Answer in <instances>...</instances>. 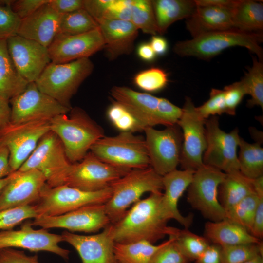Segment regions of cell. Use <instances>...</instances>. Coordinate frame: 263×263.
<instances>
[{
  "mask_svg": "<svg viewBox=\"0 0 263 263\" xmlns=\"http://www.w3.org/2000/svg\"><path fill=\"white\" fill-rule=\"evenodd\" d=\"M233 28L246 32H261L263 4L261 1L240 0L232 9Z\"/></svg>",
  "mask_w": 263,
  "mask_h": 263,
  "instance_id": "4dcf8cb0",
  "label": "cell"
},
{
  "mask_svg": "<svg viewBox=\"0 0 263 263\" xmlns=\"http://www.w3.org/2000/svg\"><path fill=\"white\" fill-rule=\"evenodd\" d=\"M197 5H209L232 9L238 0H195Z\"/></svg>",
  "mask_w": 263,
  "mask_h": 263,
  "instance_id": "91938a15",
  "label": "cell"
},
{
  "mask_svg": "<svg viewBox=\"0 0 263 263\" xmlns=\"http://www.w3.org/2000/svg\"><path fill=\"white\" fill-rule=\"evenodd\" d=\"M226 173L203 165L195 171L188 188L187 201L209 221L225 218V211L218 198V188Z\"/></svg>",
  "mask_w": 263,
  "mask_h": 263,
  "instance_id": "9c48e42d",
  "label": "cell"
},
{
  "mask_svg": "<svg viewBox=\"0 0 263 263\" xmlns=\"http://www.w3.org/2000/svg\"><path fill=\"white\" fill-rule=\"evenodd\" d=\"M262 32H246L234 28L210 32L178 41L174 45V52L181 56H194L203 59H210L222 51L234 46L244 47L256 54L262 61Z\"/></svg>",
  "mask_w": 263,
  "mask_h": 263,
  "instance_id": "3957f363",
  "label": "cell"
},
{
  "mask_svg": "<svg viewBox=\"0 0 263 263\" xmlns=\"http://www.w3.org/2000/svg\"><path fill=\"white\" fill-rule=\"evenodd\" d=\"M90 150L101 161L116 167L132 169L150 167L145 139L133 133L104 136Z\"/></svg>",
  "mask_w": 263,
  "mask_h": 263,
  "instance_id": "52a82bcc",
  "label": "cell"
},
{
  "mask_svg": "<svg viewBox=\"0 0 263 263\" xmlns=\"http://www.w3.org/2000/svg\"><path fill=\"white\" fill-rule=\"evenodd\" d=\"M225 103V113L235 115L236 109L247 94L246 91L241 81L226 86L224 89Z\"/></svg>",
  "mask_w": 263,
  "mask_h": 263,
  "instance_id": "7dc6e473",
  "label": "cell"
},
{
  "mask_svg": "<svg viewBox=\"0 0 263 263\" xmlns=\"http://www.w3.org/2000/svg\"><path fill=\"white\" fill-rule=\"evenodd\" d=\"M131 3L132 0H113L103 19L131 21Z\"/></svg>",
  "mask_w": 263,
  "mask_h": 263,
  "instance_id": "c3c4849f",
  "label": "cell"
},
{
  "mask_svg": "<svg viewBox=\"0 0 263 263\" xmlns=\"http://www.w3.org/2000/svg\"><path fill=\"white\" fill-rule=\"evenodd\" d=\"M10 123L49 121L54 117L67 114L71 109L40 91L35 82L28 83L25 90L9 100Z\"/></svg>",
  "mask_w": 263,
  "mask_h": 263,
  "instance_id": "4fadbf2b",
  "label": "cell"
},
{
  "mask_svg": "<svg viewBox=\"0 0 263 263\" xmlns=\"http://www.w3.org/2000/svg\"><path fill=\"white\" fill-rule=\"evenodd\" d=\"M137 54L140 58L147 62L153 61L157 56L150 43L147 42H143L138 46Z\"/></svg>",
  "mask_w": 263,
  "mask_h": 263,
  "instance_id": "680465c9",
  "label": "cell"
},
{
  "mask_svg": "<svg viewBox=\"0 0 263 263\" xmlns=\"http://www.w3.org/2000/svg\"><path fill=\"white\" fill-rule=\"evenodd\" d=\"M149 43L156 55L163 56L168 51V42L163 37L156 35L152 36Z\"/></svg>",
  "mask_w": 263,
  "mask_h": 263,
  "instance_id": "6f0895ef",
  "label": "cell"
},
{
  "mask_svg": "<svg viewBox=\"0 0 263 263\" xmlns=\"http://www.w3.org/2000/svg\"><path fill=\"white\" fill-rule=\"evenodd\" d=\"M70 112L69 116L62 114L51 119L50 128L61 140L68 160L73 164L82 160L104 133L81 108H72Z\"/></svg>",
  "mask_w": 263,
  "mask_h": 263,
  "instance_id": "7a4b0ae2",
  "label": "cell"
},
{
  "mask_svg": "<svg viewBox=\"0 0 263 263\" xmlns=\"http://www.w3.org/2000/svg\"><path fill=\"white\" fill-rule=\"evenodd\" d=\"M131 21L145 34L152 36L158 33L151 0H132Z\"/></svg>",
  "mask_w": 263,
  "mask_h": 263,
  "instance_id": "74e56055",
  "label": "cell"
},
{
  "mask_svg": "<svg viewBox=\"0 0 263 263\" xmlns=\"http://www.w3.org/2000/svg\"><path fill=\"white\" fill-rule=\"evenodd\" d=\"M94 69V64L89 58L62 64L51 62L35 83L40 91L71 109L72 97Z\"/></svg>",
  "mask_w": 263,
  "mask_h": 263,
  "instance_id": "5b68a950",
  "label": "cell"
},
{
  "mask_svg": "<svg viewBox=\"0 0 263 263\" xmlns=\"http://www.w3.org/2000/svg\"><path fill=\"white\" fill-rule=\"evenodd\" d=\"M71 164L61 140L50 131L41 137L35 150L18 170H38L46 177L48 184Z\"/></svg>",
  "mask_w": 263,
  "mask_h": 263,
  "instance_id": "e0dca14e",
  "label": "cell"
},
{
  "mask_svg": "<svg viewBox=\"0 0 263 263\" xmlns=\"http://www.w3.org/2000/svg\"><path fill=\"white\" fill-rule=\"evenodd\" d=\"M222 263H242L263 255V242L221 246Z\"/></svg>",
  "mask_w": 263,
  "mask_h": 263,
  "instance_id": "ab89813d",
  "label": "cell"
},
{
  "mask_svg": "<svg viewBox=\"0 0 263 263\" xmlns=\"http://www.w3.org/2000/svg\"><path fill=\"white\" fill-rule=\"evenodd\" d=\"M163 242V245L153 255L151 263H188L175 242L173 235Z\"/></svg>",
  "mask_w": 263,
  "mask_h": 263,
  "instance_id": "ee69618b",
  "label": "cell"
},
{
  "mask_svg": "<svg viewBox=\"0 0 263 263\" xmlns=\"http://www.w3.org/2000/svg\"><path fill=\"white\" fill-rule=\"evenodd\" d=\"M252 184L255 193L258 196H263V175L253 179Z\"/></svg>",
  "mask_w": 263,
  "mask_h": 263,
  "instance_id": "6125c7cd",
  "label": "cell"
},
{
  "mask_svg": "<svg viewBox=\"0 0 263 263\" xmlns=\"http://www.w3.org/2000/svg\"><path fill=\"white\" fill-rule=\"evenodd\" d=\"M46 185V177L36 169L13 172L0 193V210L32 205L38 201Z\"/></svg>",
  "mask_w": 263,
  "mask_h": 263,
  "instance_id": "d6986e66",
  "label": "cell"
},
{
  "mask_svg": "<svg viewBox=\"0 0 263 263\" xmlns=\"http://www.w3.org/2000/svg\"><path fill=\"white\" fill-rule=\"evenodd\" d=\"M133 81L141 90L148 92H155L166 86L168 79L167 74L163 70L153 67L136 74Z\"/></svg>",
  "mask_w": 263,
  "mask_h": 263,
  "instance_id": "60d3db41",
  "label": "cell"
},
{
  "mask_svg": "<svg viewBox=\"0 0 263 263\" xmlns=\"http://www.w3.org/2000/svg\"><path fill=\"white\" fill-rule=\"evenodd\" d=\"M12 173L10 174L9 176L2 178L0 180V193L1 192L3 188L7 185V184L9 182L12 176Z\"/></svg>",
  "mask_w": 263,
  "mask_h": 263,
  "instance_id": "be15d7a7",
  "label": "cell"
},
{
  "mask_svg": "<svg viewBox=\"0 0 263 263\" xmlns=\"http://www.w3.org/2000/svg\"><path fill=\"white\" fill-rule=\"evenodd\" d=\"M49 1L50 0H12L10 7L13 12L21 20L30 16L42 5Z\"/></svg>",
  "mask_w": 263,
  "mask_h": 263,
  "instance_id": "681fc988",
  "label": "cell"
},
{
  "mask_svg": "<svg viewBox=\"0 0 263 263\" xmlns=\"http://www.w3.org/2000/svg\"><path fill=\"white\" fill-rule=\"evenodd\" d=\"M252 193H255L252 179L239 170L226 173L218 188L219 200L225 212Z\"/></svg>",
  "mask_w": 263,
  "mask_h": 263,
  "instance_id": "f546056e",
  "label": "cell"
},
{
  "mask_svg": "<svg viewBox=\"0 0 263 263\" xmlns=\"http://www.w3.org/2000/svg\"><path fill=\"white\" fill-rule=\"evenodd\" d=\"M97 23L102 35L109 60L130 54L134 48L138 29L130 21L103 19Z\"/></svg>",
  "mask_w": 263,
  "mask_h": 263,
  "instance_id": "7402d4cb",
  "label": "cell"
},
{
  "mask_svg": "<svg viewBox=\"0 0 263 263\" xmlns=\"http://www.w3.org/2000/svg\"><path fill=\"white\" fill-rule=\"evenodd\" d=\"M9 101L0 97V128L10 122L11 107Z\"/></svg>",
  "mask_w": 263,
  "mask_h": 263,
  "instance_id": "94428289",
  "label": "cell"
},
{
  "mask_svg": "<svg viewBox=\"0 0 263 263\" xmlns=\"http://www.w3.org/2000/svg\"><path fill=\"white\" fill-rule=\"evenodd\" d=\"M157 114L161 125L166 127L177 124L182 114V109L174 105L169 100L159 98Z\"/></svg>",
  "mask_w": 263,
  "mask_h": 263,
  "instance_id": "bcb514c9",
  "label": "cell"
},
{
  "mask_svg": "<svg viewBox=\"0 0 263 263\" xmlns=\"http://www.w3.org/2000/svg\"><path fill=\"white\" fill-rule=\"evenodd\" d=\"M99 27L76 35L58 34L48 47L51 62L62 64L90 56L104 48Z\"/></svg>",
  "mask_w": 263,
  "mask_h": 263,
  "instance_id": "ac0fdd59",
  "label": "cell"
},
{
  "mask_svg": "<svg viewBox=\"0 0 263 263\" xmlns=\"http://www.w3.org/2000/svg\"><path fill=\"white\" fill-rule=\"evenodd\" d=\"M49 4L60 15L84 8V0H50Z\"/></svg>",
  "mask_w": 263,
  "mask_h": 263,
  "instance_id": "f5cc1de1",
  "label": "cell"
},
{
  "mask_svg": "<svg viewBox=\"0 0 263 263\" xmlns=\"http://www.w3.org/2000/svg\"><path fill=\"white\" fill-rule=\"evenodd\" d=\"M144 132L150 167L162 176L176 169L183 144L182 132L178 124L162 130L149 127Z\"/></svg>",
  "mask_w": 263,
  "mask_h": 263,
  "instance_id": "8fae6325",
  "label": "cell"
},
{
  "mask_svg": "<svg viewBox=\"0 0 263 263\" xmlns=\"http://www.w3.org/2000/svg\"><path fill=\"white\" fill-rule=\"evenodd\" d=\"M9 152L4 146H0V180L12 172L9 165Z\"/></svg>",
  "mask_w": 263,
  "mask_h": 263,
  "instance_id": "9f6ffc18",
  "label": "cell"
},
{
  "mask_svg": "<svg viewBox=\"0 0 263 263\" xmlns=\"http://www.w3.org/2000/svg\"><path fill=\"white\" fill-rule=\"evenodd\" d=\"M28 83L16 68L6 39L0 40V97L9 101L23 92Z\"/></svg>",
  "mask_w": 263,
  "mask_h": 263,
  "instance_id": "83f0119b",
  "label": "cell"
},
{
  "mask_svg": "<svg viewBox=\"0 0 263 263\" xmlns=\"http://www.w3.org/2000/svg\"><path fill=\"white\" fill-rule=\"evenodd\" d=\"M130 170L105 163L89 151L82 160L71 164L47 185L50 187L66 185L85 191H97L109 187Z\"/></svg>",
  "mask_w": 263,
  "mask_h": 263,
  "instance_id": "8992f818",
  "label": "cell"
},
{
  "mask_svg": "<svg viewBox=\"0 0 263 263\" xmlns=\"http://www.w3.org/2000/svg\"><path fill=\"white\" fill-rule=\"evenodd\" d=\"M30 222L24 224L19 230L0 231V249L19 248L33 252L47 251L64 260L69 258L70 251L60 247L61 235L50 233L47 229H35Z\"/></svg>",
  "mask_w": 263,
  "mask_h": 263,
  "instance_id": "2e32d148",
  "label": "cell"
},
{
  "mask_svg": "<svg viewBox=\"0 0 263 263\" xmlns=\"http://www.w3.org/2000/svg\"><path fill=\"white\" fill-rule=\"evenodd\" d=\"M108 120L120 132H140L147 128L123 105L113 100L106 112Z\"/></svg>",
  "mask_w": 263,
  "mask_h": 263,
  "instance_id": "e575fe53",
  "label": "cell"
},
{
  "mask_svg": "<svg viewBox=\"0 0 263 263\" xmlns=\"http://www.w3.org/2000/svg\"><path fill=\"white\" fill-rule=\"evenodd\" d=\"M177 124L181 128L183 144L180 161L182 169L196 170L202 166L206 148V119L197 112L192 100L186 97Z\"/></svg>",
  "mask_w": 263,
  "mask_h": 263,
  "instance_id": "5bb4252c",
  "label": "cell"
},
{
  "mask_svg": "<svg viewBox=\"0 0 263 263\" xmlns=\"http://www.w3.org/2000/svg\"><path fill=\"white\" fill-rule=\"evenodd\" d=\"M42 228H60L70 232L95 233L111 224L104 204L88 205L55 216H39L30 222Z\"/></svg>",
  "mask_w": 263,
  "mask_h": 263,
  "instance_id": "9a60e30c",
  "label": "cell"
},
{
  "mask_svg": "<svg viewBox=\"0 0 263 263\" xmlns=\"http://www.w3.org/2000/svg\"><path fill=\"white\" fill-rule=\"evenodd\" d=\"M158 33L164 34L174 22L187 19L194 11L196 4L191 0H151Z\"/></svg>",
  "mask_w": 263,
  "mask_h": 263,
  "instance_id": "f1b7e54d",
  "label": "cell"
},
{
  "mask_svg": "<svg viewBox=\"0 0 263 263\" xmlns=\"http://www.w3.org/2000/svg\"><path fill=\"white\" fill-rule=\"evenodd\" d=\"M11 2L0 0V40L17 35L20 23V19L11 8Z\"/></svg>",
  "mask_w": 263,
  "mask_h": 263,
  "instance_id": "7bdbcfd3",
  "label": "cell"
},
{
  "mask_svg": "<svg viewBox=\"0 0 263 263\" xmlns=\"http://www.w3.org/2000/svg\"><path fill=\"white\" fill-rule=\"evenodd\" d=\"M50 131L49 121L17 124L10 122L0 128V146H4L9 150L12 172L20 168L41 137Z\"/></svg>",
  "mask_w": 263,
  "mask_h": 263,
  "instance_id": "7c38bea8",
  "label": "cell"
},
{
  "mask_svg": "<svg viewBox=\"0 0 263 263\" xmlns=\"http://www.w3.org/2000/svg\"><path fill=\"white\" fill-rule=\"evenodd\" d=\"M0 263H41L37 255H28L14 248L0 249Z\"/></svg>",
  "mask_w": 263,
  "mask_h": 263,
  "instance_id": "f907efd6",
  "label": "cell"
},
{
  "mask_svg": "<svg viewBox=\"0 0 263 263\" xmlns=\"http://www.w3.org/2000/svg\"><path fill=\"white\" fill-rule=\"evenodd\" d=\"M173 235L177 246L188 261L197 260L210 244L206 237L195 234L187 228H177Z\"/></svg>",
  "mask_w": 263,
  "mask_h": 263,
  "instance_id": "8d00e7d4",
  "label": "cell"
},
{
  "mask_svg": "<svg viewBox=\"0 0 263 263\" xmlns=\"http://www.w3.org/2000/svg\"><path fill=\"white\" fill-rule=\"evenodd\" d=\"M112 195L110 186L97 191H85L66 185H47L34 204L38 216H55L95 204H103ZM37 216V217H38Z\"/></svg>",
  "mask_w": 263,
  "mask_h": 263,
  "instance_id": "ba28073f",
  "label": "cell"
},
{
  "mask_svg": "<svg viewBox=\"0 0 263 263\" xmlns=\"http://www.w3.org/2000/svg\"><path fill=\"white\" fill-rule=\"evenodd\" d=\"M252 193L225 212V218L243 226L250 233L260 198Z\"/></svg>",
  "mask_w": 263,
  "mask_h": 263,
  "instance_id": "f35d334b",
  "label": "cell"
},
{
  "mask_svg": "<svg viewBox=\"0 0 263 263\" xmlns=\"http://www.w3.org/2000/svg\"><path fill=\"white\" fill-rule=\"evenodd\" d=\"M63 241L73 246L82 263H116L114 254L115 242L110 225L97 234L83 235L65 230L61 234Z\"/></svg>",
  "mask_w": 263,
  "mask_h": 263,
  "instance_id": "44dd1931",
  "label": "cell"
},
{
  "mask_svg": "<svg viewBox=\"0 0 263 263\" xmlns=\"http://www.w3.org/2000/svg\"><path fill=\"white\" fill-rule=\"evenodd\" d=\"M139 241L127 244L115 243L114 254L116 263H151L156 252L163 245Z\"/></svg>",
  "mask_w": 263,
  "mask_h": 263,
  "instance_id": "1f68e13d",
  "label": "cell"
},
{
  "mask_svg": "<svg viewBox=\"0 0 263 263\" xmlns=\"http://www.w3.org/2000/svg\"><path fill=\"white\" fill-rule=\"evenodd\" d=\"M205 234L208 241L220 246L258 243L261 241L243 226L226 218L217 222H207Z\"/></svg>",
  "mask_w": 263,
  "mask_h": 263,
  "instance_id": "4316f807",
  "label": "cell"
},
{
  "mask_svg": "<svg viewBox=\"0 0 263 263\" xmlns=\"http://www.w3.org/2000/svg\"><path fill=\"white\" fill-rule=\"evenodd\" d=\"M113 0H84V9L97 23L104 19Z\"/></svg>",
  "mask_w": 263,
  "mask_h": 263,
  "instance_id": "816d5d0a",
  "label": "cell"
},
{
  "mask_svg": "<svg viewBox=\"0 0 263 263\" xmlns=\"http://www.w3.org/2000/svg\"><path fill=\"white\" fill-rule=\"evenodd\" d=\"M37 216L34 205L0 210V230L12 229L24 220Z\"/></svg>",
  "mask_w": 263,
  "mask_h": 263,
  "instance_id": "b9f144b4",
  "label": "cell"
},
{
  "mask_svg": "<svg viewBox=\"0 0 263 263\" xmlns=\"http://www.w3.org/2000/svg\"><path fill=\"white\" fill-rule=\"evenodd\" d=\"M186 26L192 38L206 33L233 29L232 9L209 5H197Z\"/></svg>",
  "mask_w": 263,
  "mask_h": 263,
  "instance_id": "d4e9b609",
  "label": "cell"
},
{
  "mask_svg": "<svg viewBox=\"0 0 263 263\" xmlns=\"http://www.w3.org/2000/svg\"><path fill=\"white\" fill-rule=\"evenodd\" d=\"M199 115L204 119L225 113V94L223 90L212 89L209 99L199 107H196Z\"/></svg>",
  "mask_w": 263,
  "mask_h": 263,
  "instance_id": "f6af8a7d",
  "label": "cell"
},
{
  "mask_svg": "<svg viewBox=\"0 0 263 263\" xmlns=\"http://www.w3.org/2000/svg\"><path fill=\"white\" fill-rule=\"evenodd\" d=\"M110 94L114 101L127 109L147 127L161 125L157 114L159 97L125 86H113Z\"/></svg>",
  "mask_w": 263,
  "mask_h": 263,
  "instance_id": "cb8c5ba5",
  "label": "cell"
},
{
  "mask_svg": "<svg viewBox=\"0 0 263 263\" xmlns=\"http://www.w3.org/2000/svg\"><path fill=\"white\" fill-rule=\"evenodd\" d=\"M172 217L163 201L162 192L150 193L128 209L118 222L110 224L116 243L146 241L154 244L166 236L173 234L176 228L168 226Z\"/></svg>",
  "mask_w": 263,
  "mask_h": 263,
  "instance_id": "6da1fadb",
  "label": "cell"
},
{
  "mask_svg": "<svg viewBox=\"0 0 263 263\" xmlns=\"http://www.w3.org/2000/svg\"><path fill=\"white\" fill-rule=\"evenodd\" d=\"M221 248L218 244H210L195 263H222Z\"/></svg>",
  "mask_w": 263,
  "mask_h": 263,
  "instance_id": "db71d44e",
  "label": "cell"
},
{
  "mask_svg": "<svg viewBox=\"0 0 263 263\" xmlns=\"http://www.w3.org/2000/svg\"><path fill=\"white\" fill-rule=\"evenodd\" d=\"M207 145L203 156L204 165L227 173L239 170L237 153L241 137L238 128L229 132L221 130L217 116L205 121Z\"/></svg>",
  "mask_w": 263,
  "mask_h": 263,
  "instance_id": "30bf717a",
  "label": "cell"
},
{
  "mask_svg": "<svg viewBox=\"0 0 263 263\" xmlns=\"http://www.w3.org/2000/svg\"><path fill=\"white\" fill-rule=\"evenodd\" d=\"M239 147L238 159L241 173L252 179L263 175V148L261 142L249 143L241 137Z\"/></svg>",
  "mask_w": 263,
  "mask_h": 263,
  "instance_id": "d6a6232c",
  "label": "cell"
},
{
  "mask_svg": "<svg viewBox=\"0 0 263 263\" xmlns=\"http://www.w3.org/2000/svg\"><path fill=\"white\" fill-rule=\"evenodd\" d=\"M242 263H263V255H258L254 258Z\"/></svg>",
  "mask_w": 263,
  "mask_h": 263,
  "instance_id": "e7e4bbea",
  "label": "cell"
},
{
  "mask_svg": "<svg viewBox=\"0 0 263 263\" xmlns=\"http://www.w3.org/2000/svg\"><path fill=\"white\" fill-rule=\"evenodd\" d=\"M250 234L260 240L263 237V197L260 198Z\"/></svg>",
  "mask_w": 263,
  "mask_h": 263,
  "instance_id": "11a10c76",
  "label": "cell"
},
{
  "mask_svg": "<svg viewBox=\"0 0 263 263\" xmlns=\"http://www.w3.org/2000/svg\"><path fill=\"white\" fill-rule=\"evenodd\" d=\"M49 2L21 19L17 35L48 48L58 34L61 16L51 7Z\"/></svg>",
  "mask_w": 263,
  "mask_h": 263,
  "instance_id": "603a6c76",
  "label": "cell"
},
{
  "mask_svg": "<svg viewBox=\"0 0 263 263\" xmlns=\"http://www.w3.org/2000/svg\"><path fill=\"white\" fill-rule=\"evenodd\" d=\"M6 41L9 55L19 72L29 83L35 82L51 63L48 48L18 35Z\"/></svg>",
  "mask_w": 263,
  "mask_h": 263,
  "instance_id": "ffe728a7",
  "label": "cell"
},
{
  "mask_svg": "<svg viewBox=\"0 0 263 263\" xmlns=\"http://www.w3.org/2000/svg\"><path fill=\"white\" fill-rule=\"evenodd\" d=\"M110 186L112 195L104 206L112 224L122 219L144 193L160 192L163 189L162 176L150 167L131 169Z\"/></svg>",
  "mask_w": 263,
  "mask_h": 263,
  "instance_id": "277c9868",
  "label": "cell"
},
{
  "mask_svg": "<svg viewBox=\"0 0 263 263\" xmlns=\"http://www.w3.org/2000/svg\"><path fill=\"white\" fill-rule=\"evenodd\" d=\"M247 94L251 96L247 101L249 107L259 106L263 109V64L257 57L253 58L252 66L241 80Z\"/></svg>",
  "mask_w": 263,
  "mask_h": 263,
  "instance_id": "d590c367",
  "label": "cell"
},
{
  "mask_svg": "<svg viewBox=\"0 0 263 263\" xmlns=\"http://www.w3.org/2000/svg\"><path fill=\"white\" fill-rule=\"evenodd\" d=\"M98 27L97 22L83 8L61 15L58 34L66 35H79L93 31Z\"/></svg>",
  "mask_w": 263,
  "mask_h": 263,
  "instance_id": "836d02e7",
  "label": "cell"
},
{
  "mask_svg": "<svg viewBox=\"0 0 263 263\" xmlns=\"http://www.w3.org/2000/svg\"><path fill=\"white\" fill-rule=\"evenodd\" d=\"M195 171L188 169H175L162 176L163 201L170 213L172 219L176 220L188 229L192 223L191 215L183 216L178 208V203L192 179Z\"/></svg>",
  "mask_w": 263,
  "mask_h": 263,
  "instance_id": "484cf974",
  "label": "cell"
}]
</instances>
